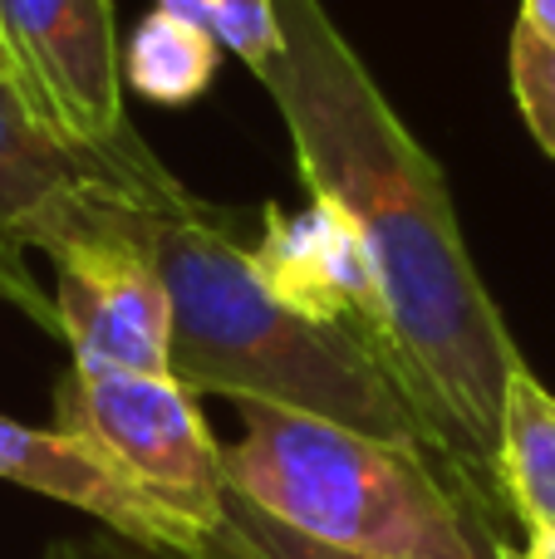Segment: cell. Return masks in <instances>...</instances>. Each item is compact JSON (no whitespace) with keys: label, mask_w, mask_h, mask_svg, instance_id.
<instances>
[{"label":"cell","mask_w":555,"mask_h":559,"mask_svg":"<svg viewBox=\"0 0 555 559\" xmlns=\"http://www.w3.org/2000/svg\"><path fill=\"white\" fill-rule=\"evenodd\" d=\"M285 49L261 79L305 187L350 212L383 289V368L423 417L438 456L501 501V397L521 358L487 295L442 167L403 128L324 0H275Z\"/></svg>","instance_id":"1"},{"label":"cell","mask_w":555,"mask_h":559,"mask_svg":"<svg viewBox=\"0 0 555 559\" xmlns=\"http://www.w3.org/2000/svg\"><path fill=\"white\" fill-rule=\"evenodd\" d=\"M118 222L143 241L173 299V378L232 403L310 413L399 447L438 452L369 344L354 329L295 314L256 275L232 216L197 202L167 167L114 192Z\"/></svg>","instance_id":"2"},{"label":"cell","mask_w":555,"mask_h":559,"mask_svg":"<svg viewBox=\"0 0 555 559\" xmlns=\"http://www.w3.org/2000/svg\"><path fill=\"white\" fill-rule=\"evenodd\" d=\"M236 407L241 437L226 447V481L291 531L334 550L393 559H497L511 550L501 511L438 452L291 407Z\"/></svg>","instance_id":"3"},{"label":"cell","mask_w":555,"mask_h":559,"mask_svg":"<svg viewBox=\"0 0 555 559\" xmlns=\"http://www.w3.org/2000/svg\"><path fill=\"white\" fill-rule=\"evenodd\" d=\"M55 427L84 437L108 456L138 491L212 535L226 506V447L212 437L197 393L173 373H128V368L79 364L55 388Z\"/></svg>","instance_id":"4"},{"label":"cell","mask_w":555,"mask_h":559,"mask_svg":"<svg viewBox=\"0 0 555 559\" xmlns=\"http://www.w3.org/2000/svg\"><path fill=\"white\" fill-rule=\"evenodd\" d=\"M0 39L25 104L59 143L108 167L114 182L163 167L128 123L114 0H0Z\"/></svg>","instance_id":"5"},{"label":"cell","mask_w":555,"mask_h":559,"mask_svg":"<svg viewBox=\"0 0 555 559\" xmlns=\"http://www.w3.org/2000/svg\"><path fill=\"white\" fill-rule=\"evenodd\" d=\"M114 192L108 182L98 222L49 255L59 338L79 364L173 373V299L143 241L118 222Z\"/></svg>","instance_id":"6"},{"label":"cell","mask_w":555,"mask_h":559,"mask_svg":"<svg viewBox=\"0 0 555 559\" xmlns=\"http://www.w3.org/2000/svg\"><path fill=\"white\" fill-rule=\"evenodd\" d=\"M256 275L281 305L320 324L354 329L364 344L383 348V289L364 231L340 202L310 192L305 212L261 206V236L251 241ZM383 364V358H379Z\"/></svg>","instance_id":"7"},{"label":"cell","mask_w":555,"mask_h":559,"mask_svg":"<svg viewBox=\"0 0 555 559\" xmlns=\"http://www.w3.org/2000/svg\"><path fill=\"white\" fill-rule=\"evenodd\" d=\"M108 167L59 143L15 84L0 74V265L25 271V251L55 255L98 222Z\"/></svg>","instance_id":"8"},{"label":"cell","mask_w":555,"mask_h":559,"mask_svg":"<svg viewBox=\"0 0 555 559\" xmlns=\"http://www.w3.org/2000/svg\"><path fill=\"white\" fill-rule=\"evenodd\" d=\"M0 481L74 506L88 521H98V531H114L123 540L182 555L202 550V535L192 525L177 521L147 491H138L98 447L64 427H29L0 413Z\"/></svg>","instance_id":"9"},{"label":"cell","mask_w":555,"mask_h":559,"mask_svg":"<svg viewBox=\"0 0 555 559\" xmlns=\"http://www.w3.org/2000/svg\"><path fill=\"white\" fill-rule=\"evenodd\" d=\"M501 501L527 535H555V393L527 368L511 364L501 397Z\"/></svg>","instance_id":"10"},{"label":"cell","mask_w":555,"mask_h":559,"mask_svg":"<svg viewBox=\"0 0 555 559\" xmlns=\"http://www.w3.org/2000/svg\"><path fill=\"white\" fill-rule=\"evenodd\" d=\"M222 69V45L202 25L173 15V10H147L123 39V84L143 94L147 104L187 108L212 88Z\"/></svg>","instance_id":"11"},{"label":"cell","mask_w":555,"mask_h":559,"mask_svg":"<svg viewBox=\"0 0 555 559\" xmlns=\"http://www.w3.org/2000/svg\"><path fill=\"white\" fill-rule=\"evenodd\" d=\"M197 559H393V555H354V550H334V545H320L310 535L281 525L275 515H265L261 506H251L241 491H226L222 521L216 531L202 540ZM497 559H517V555H497Z\"/></svg>","instance_id":"12"},{"label":"cell","mask_w":555,"mask_h":559,"mask_svg":"<svg viewBox=\"0 0 555 559\" xmlns=\"http://www.w3.org/2000/svg\"><path fill=\"white\" fill-rule=\"evenodd\" d=\"M157 10H173V15L202 25L206 35L222 49H232L256 79L271 74L285 49L275 0H157Z\"/></svg>","instance_id":"13"},{"label":"cell","mask_w":555,"mask_h":559,"mask_svg":"<svg viewBox=\"0 0 555 559\" xmlns=\"http://www.w3.org/2000/svg\"><path fill=\"white\" fill-rule=\"evenodd\" d=\"M507 74H511V98H517L531 138H536L541 153L555 163V45L536 39L531 29L511 25Z\"/></svg>","instance_id":"14"},{"label":"cell","mask_w":555,"mask_h":559,"mask_svg":"<svg viewBox=\"0 0 555 559\" xmlns=\"http://www.w3.org/2000/svg\"><path fill=\"white\" fill-rule=\"evenodd\" d=\"M39 559H197L182 550H153V545L123 540L114 531H94V535H64V540H49V550Z\"/></svg>","instance_id":"15"},{"label":"cell","mask_w":555,"mask_h":559,"mask_svg":"<svg viewBox=\"0 0 555 559\" xmlns=\"http://www.w3.org/2000/svg\"><path fill=\"white\" fill-rule=\"evenodd\" d=\"M0 299H5V305H15L20 314H29V319H35V324H45L49 334H59L55 299H45V295H39L35 275H20V271H10V265H0Z\"/></svg>","instance_id":"16"},{"label":"cell","mask_w":555,"mask_h":559,"mask_svg":"<svg viewBox=\"0 0 555 559\" xmlns=\"http://www.w3.org/2000/svg\"><path fill=\"white\" fill-rule=\"evenodd\" d=\"M517 25L531 29L536 39H546V45H555V0H521Z\"/></svg>","instance_id":"17"},{"label":"cell","mask_w":555,"mask_h":559,"mask_svg":"<svg viewBox=\"0 0 555 559\" xmlns=\"http://www.w3.org/2000/svg\"><path fill=\"white\" fill-rule=\"evenodd\" d=\"M517 559H555V535H527Z\"/></svg>","instance_id":"18"},{"label":"cell","mask_w":555,"mask_h":559,"mask_svg":"<svg viewBox=\"0 0 555 559\" xmlns=\"http://www.w3.org/2000/svg\"><path fill=\"white\" fill-rule=\"evenodd\" d=\"M0 74L10 79V84H15V64H10V49H5V39H0ZM20 88V84H15Z\"/></svg>","instance_id":"19"}]
</instances>
